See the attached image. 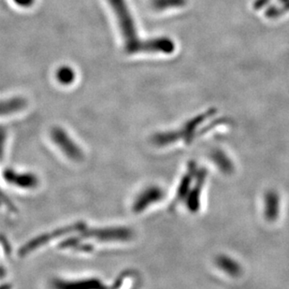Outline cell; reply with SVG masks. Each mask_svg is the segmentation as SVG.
Returning a JSON list of instances; mask_svg holds the SVG:
<instances>
[{"instance_id": "1", "label": "cell", "mask_w": 289, "mask_h": 289, "mask_svg": "<svg viewBox=\"0 0 289 289\" xmlns=\"http://www.w3.org/2000/svg\"><path fill=\"white\" fill-rule=\"evenodd\" d=\"M109 3L116 18L126 54L149 53L170 55L173 53L175 44L170 38L160 37L141 39L139 37L135 21L125 0H109Z\"/></svg>"}, {"instance_id": "2", "label": "cell", "mask_w": 289, "mask_h": 289, "mask_svg": "<svg viewBox=\"0 0 289 289\" xmlns=\"http://www.w3.org/2000/svg\"><path fill=\"white\" fill-rule=\"evenodd\" d=\"M86 228V226L85 223L79 222V223L73 224V225H71V226L57 228L55 230H53L52 232H48V233L39 235L38 237H36L35 239H32L30 241H28L20 248L19 256L21 258L25 257L26 255L30 254L33 251L38 249L39 247H41L43 244L51 242L52 240H54L57 237L70 234L71 232H75V231H83Z\"/></svg>"}, {"instance_id": "3", "label": "cell", "mask_w": 289, "mask_h": 289, "mask_svg": "<svg viewBox=\"0 0 289 289\" xmlns=\"http://www.w3.org/2000/svg\"><path fill=\"white\" fill-rule=\"evenodd\" d=\"M82 239H95L99 242H127L133 238L132 230L128 227H109L93 228L82 231Z\"/></svg>"}, {"instance_id": "4", "label": "cell", "mask_w": 289, "mask_h": 289, "mask_svg": "<svg viewBox=\"0 0 289 289\" xmlns=\"http://www.w3.org/2000/svg\"><path fill=\"white\" fill-rule=\"evenodd\" d=\"M51 138L63 154L72 161H82L84 153L78 144L62 127L55 126L51 130Z\"/></svg>"}, {"instance_id": "5", "label": "cell", "mask_w": 289, "mask_h": 289, "mask_svg": "<svg viewBox=\"0 0 289 289\" xmlns=\"http://www.w3.org/2000/svg\"><path fill=\"white\" fill-rule=\"evenodd\" d=\"M52 287L54 289H109L106 284L96 277L78 280L55 279L52 282Z\"/></svg>"}, {"instance_id": "6", "label": "cell", "mask_w": 289, "mask_h": 289, "mask_svg": "<svg viewBox=\"0 0 289 289\" xmlns=\"http://www.w3.org/2000/svg\"><path fill=\"white\" fill-rule=\"evenodd\" d=\"M164 196V191L158 187L153 186L145 188L140 195L136 197L132 204V211L140 213L145 211L149 206L160 201Z\"/></svg>"}, {"instance_id": "7", "label": "cell", "mask_w": 289, "mask_h": 289, "mask_svg": "<svg viewBox=\"0 0 289 289\" xmlns=\"http://www.w3.org/2000/svg\"><path fill=\"white\" fill-rule=\"evenodd\" d=\"M4 179L9 185L23 189H34L39 186L38 177L30 172H18L7 169L3 173Z\"/></svg>"}, {"instance_id": "8", "label": "cell", "mask_w": 289, "mask_h": 289, "mask_svg": "<svg viewBox=\"0 0 289 289\" xmlns=\"http://www.w3.org/2000/svg\"><path fill=\"white\" fill-rule=\"evenodd\" d=\"M27 105V101L24 97L16 96L10 97L6 100H3L1 103V114L2 116L9 115L12 113H15L19 110L24 109Z\"/></svg>"}, {"instance_id": "9", "label": "cell", "mask_w": 289, "mask_h": 289, "mask_svg": "<svg viewBox=\"0 0 289 289\" xmlns=\"http://www.w3.org/2000/svg\"><path fill=\"white\" fill-rule=\"evenodd\" d=\"M216 264L220 270L228 274L229 276H238L241 274V267L234 259L227 256H220L216 259Z\"/></svg>"}, {"instance_id": "10", "label": "cell", "mask_w": 289, "mask_h": 289, "mask_svg": "<svg viewBox=\"0 0 289 289\" xmlns=\"http://www.w3.org/2000/svg\"><path fill=\"white\" fill-rule=\"evenodd\" d=\"M279 197L274 192H269L265 197V215L269 220H274L279 213Z\"/></svg>"}, {"instance_id": "11", "label": "cell", "mask_w": 289, "mask_h": 289, "mask_svg": "<svg viewBox=\"0 0 289 289\" xmlns=\"http://www.w3.org/2000/svg\"><path fill=\"white\" fill-rule=\"evenodd\" d=\"M187 0H152L151 5L157 10H166L170 8L184 7Z\"/></svg>"}, {"instance_id": "12", "label": "cell", "mask_w": 289, "mask_h": 289, "mask_svg": "<svg viewBox=\"0 0 289 289\" xmlns=\"http://www.w3.org/2000/svg\"><path fill=\"white\" fill-rule=\"evenodd\" d=\"M56 79L60 84L68 86V85H71L74 82L75 73L70 67L64 66V67L59 68L56 71Z\"/></svg>"}, {"instance_id": "13", "label": "cell", "mask_w": 289, "mask_h": 289, "mask_svg": "<svg viewBox=\"0 0 289 289\" xmlns=\"http://www.w3.org/2000/svg\"><path fill=\"white\" fill-rule=\"evenodd\" d=\"M192 175L191 174H187L183 180L181 182V185L177 190V195H176V200L174 202H179L181 200L185 199L188 197V193L190 191V186L192 182Z\"/></svg>"}, {"instance_id": "14", "label": "cell", "mask_w": 289, "mask_h": 289, "mask_svg": "<svg viewBox=\"0 0 289 289\" xmlns=\"http://www.w3.org/2000/svg\"><path fill=\"white\" fill-rule=\"evenodd\" d=\"M211 158L214 161V163L217 165L223 172H230L231 163L228 160V158L223 153L216 151V152H214L212 154Z\"/></svg>"}, {"instance_id": "15", "label": "cell", "mask_w": 289, "mask_h": 289, "mask_svg": "<svg viewBox=\"0 0 289 289\" xmlns=\"http://www.w3.org/2000/svg\"><path fill=\"white\" fill-rule=\"evenodd\" d=\"M13 1L15 2L16 5H18L20 7L27 8V7L31 6L35 0H13Z\"/></svg>"}]
</instances>
